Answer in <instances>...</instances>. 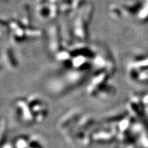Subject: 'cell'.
I'll return each mask as SVG.
<instances>
[{"label": "cell", "mask_w": 148, "mask_h": 148, "mask_svg": "<svg viewBox=\"0 0 148 148\" xmlns=\"http://www.w3.org/2000/svg\"><path fill=\"white\" fill-rule=\"evenodd\" d=\"M3 58H4L5 61H6L7 64L10 66H15L16 65V61L14 58L13 53L12 51L9 48H6L4 49L3 51Z\"/></svg>", "instance_id": "2"}, {"label": "cell", "mask_w": 148, "mask_h": 148, "mask_svg": "<svg viewBox=\"0 0 148 148\" xmlns=\"http://www.w3.org/2000/svg\"><path fill=\"white\" fill-rule=\"evenodd\" d=\"M49 46L50 49L52 51H58L60 50V33L58 32V28L57 26L51 27L50 31H49Z\"/></svg>", "instance_id": "1"}]
</instances>
